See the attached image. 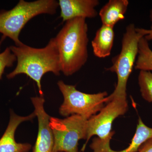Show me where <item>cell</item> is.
<instances>
[{
  "label": "cell",
  "mask_w": 152,
  "mask_h": 152,
  "mask_svg": "<svg viewBox=\"0 0 152 152\" xmlns=\"http://www.w3.org/2000/svg\"><path fill=\"white\" fill-rule=\"evenodd\" d=\"M58 2L63 22L77 18H93L98 15V0H59Z\"/></svg>",
  "instance_id": "cell-10"
},
{
  "label": "cell",
  "mask_w": 152,
  "mask_h": 152,
  "mask_svg": "<svg viewBox=\"0 0 152 152\" xmlns=\"http://www.w3.org/2000/svg\"><path fill=\"white\" fill-rule=\"evenodd\" d=\"M134 68L140 71L152 72V50L148 42L144 37L139 42L138 53Z\"/></svg>",
  "instance_id": "cell-14"
},
{
  "label": "cell",
  "mask_w": 152,
  "mask_h": 152,
  "mask_svg": "<svg viewBox=\"0 0 152 152\" xmlns=\"http://www.w3.org/2000/svg\"><path fill=\"white\" fill-rule=\"evenodd\" d=\"M150 18L151 21L152 22V9L151 10V12H150Z\"/></svg>",
  "instance_id": "cell-19"
},
{
  "label": "cell",
  "mask_w": 152,
  "mask_h": 152,
  "mask_svg": "<svg viewBox=\"0 0 152 152\" xmlns=\"http://www.w3.org/2000/svg\"><path fill=\"white\" fill-rule=\"evenodd\" d=\"M152 138V128L144 124L139 117L135 133L127 148L121 151H114L110 146L112 138L102 140L94 138L90 147L93 152H137L142 145Z\"/></svg>",
  "instance_id": "cell-9"
},
{
  "label": "cell",
  "mask_w": 152,
  "mask_h": 152,
  "mask_svg": "<svg viewBox=\"0 0 152 152\" xmlns=\"http://www.w3.org/2000/svg\"><path fill=\"white\" fill-rule=\"evenodd\" d=\"M10 119L5 132L0 139V152H28L32 146L29 143H18L15 140V133L18 126L23 122L32 120L36 117L35 113L27 116L18 115L11 110Z\"/></svg>",
  "instance_id": "cell-11"
},
{
  "label": "cell",
  "mask_w": 152,
  "mask_h": 152,
  "mask_svg": "<svg viewBox=\"0 0 152 152\" xmlns=\"http://www.w3.org/2000/svg\"><path fill=\"white\" fill-rule=\"evenodd\" d=\"M144 37L140 28H136L134 24L126 27L122 39L121 52L113 59L112 65L106 69L116 73L118 78L115 90L107 96L106 103L113 98H126L128 80L137 57L139 42Z\"/></svg>",
  "instance_id": "cell-4"
},
{
  "label": "cell",
  "mask_w": 152,
  "mask_h": 152,
  "mask_svg": "<svg viewBox=\"0 0 152 152\" xmlns=\"http://www.w3.org/2000/svg\"><path fill=\"white\" fill-rule=\"evenodd\" d=\"M106 104L97 114L88 120L86 142L82 151H84L87 144L93 136H97L102 140L112 138L115 134L112 131L113 122L124 115L129 108L126 98H113Z\"/></svg>",
  "instance_id": "cell-7"
},
{
  "label": "cell",
  "mask_w": 152,
  "mask_h": 152,
  "mask_svg": "<svg viewBox=\"0 0 152 152\" xmlns=\"http://www.w3.org/2000/svg\"><path fill=\"white\" fill-rule=\"evenodd\" d=\"M59 7L56 0H37L26 1L20 0L10 10L0 11V33L2 37L0 42L8 37L14 41L15 46H20L23 43L19 39L22 30L33 18L42 14L53 15Z\"/></svg>",
  "instance_id": "cell-3"
},
{
  "label": "cell",
  "mask_w": 152,
  "mask_h": 152,
  "mask_svg": "<svg viewBox=\"0 0 152 152\" xmlns=\"http://www.w3.org/2000/svg\"><path fill=\"white\" fill-rule=\"evenodd\" d=\"M88 32L86 19L77 18L66 22L55 37L61 72L67 77L80 70L88 61Z\"/></svg>",
  "instance_id": "cell-2"
},
{
  "label": "cell",
  "mask_w": 152,
  "mask_h": 152,
  "mask_svg": "<svg viewBox=\"0 0 152 152\" xmlns=\"http://www.w3.org/2000/svg\"><path fill=\"white\" fill-rule=\"evenodd\" d=\"M87 122L77 115L64 119L50 117V125L54 142L53 152H79V140H86Z\"/></svg>",
  "instance_id": "cell-6"
},
{
  "label": "cell",
  "mask_w": 152,
  "mask_h": 152,
  "mask_svg": "<svg viewBox=\"0 0 152 152\" xmlns=\"http://www.w3.org/2000/svg\"><path fill=\"white\" fill-rule=\"evenodd\" d=\"M16 61V57L12 53L10 47L7 48L2 53H0V80L5 69L12 66Z\"/></svg>",
  "instance_id": "cell-16"
},
{
  "label": "cell",
  "mask_w": 152,
  "mask_h": 152,
  "mask_svg": "<svg viewBox=\"0 0 152 152\" xmlns=\"http://www.w3.org/2000/svg\"><path fill=\"white\" fill-rule=\"evenodd\" d=\"M114 38V28L102 25L92 41L94 55L99 58L109 56L113 45Z\"/></svg>",
  "instance_id": "cell-13"
},
{
  "label": "cell",
  "mask_w": 152,
  "mask_h": 152,
  "mask_svg": "<svg viewBox=\"0 0 152 152\" xmlns=\"http://www.w3.org/2000/svg\"><path fill=\"white\" fill-rule=\"evenodd\" d=\"M137 152H152V138L144 143Z\"/></svg>",
  "instance_id": "cell-17"
},
{
  "label": "cell",
  "mask_w": 152,
  "mask_h": 152,
  "mask_svg": "<svg viewBox=\"0 0 152 152\" xmlns=\"http://www.w3.org/2000/svg\"><path fill=\"white\" fill-rule=\"evenodd\" d=\"M17 58L16 66L7 75L8 79L25 74L34 81L40 96H44L41 80L45 74L52 72L56 76L61 72L59 56L55 38L51 39L45 47L36 48L23 44L20 46L10 47Z\"/></svg>",
  "instance_id": "cell-1"
},
{
  "label": "cell",
  "mask_w": 152,
  "mask_h": 152,
  "mask_svg": "<svg viewBox=\"0 0 152 152\" xmlns=\"http://www.w3.org/2000/svg\"><path fill=\"white\" fill-rule=\"evenodd\" d=\"M64 97L59 113L64 117L73 115L81 116L87 120L98 113L106 103L107 92L89 94L76 89V86L66 84L62 80L57 83Z\"/></svg>",
  "instance_id": "cell-5"
},
{
  "label": "cell",
  "mask_w": 152,
  "mask_h": 152,
  "mask_svg": "<svg viewBox=\"0 0 152 152\" xmlns=\"http://www.w3.org/2000/svg\"><path fill=\"white\" fill-rule=\"evenodd\" d=\"M38 120V133L33 152H53L54 137L50 125V117L44 108V96L31 98Z\"/></svg>",
  "instance_id": "cell-8"
},
{
  "label": "cell",
  "mask_w": 152,
  "mask_h": 152,
  "mask_svg": "<svg viewBox=\"0 0 152 152\" xmlns=\"http://www.w3.org/2000/svg\"><path fill=\"white\" fill-rule=\"evenodd\" d=\"M141 31L143 33L144 35V38L148 41L152 40V24L151 26L150 29H146L140 28Z\"/></svg>",
  "instance_id": "cell-18"
},
{
  "label": "cell",
  "mask_w": 152,
  "mask_h": 152,
  "mask_svg": "<svg viewBox=\"0 0 152 152\" xmlns=\"http://www.w3.org/2000/svg\"><path fill=\"white\" fill-rule=\"evenodd\" d=\"M129 5L128 0H110L99 12L102 25L114 28L125 18Z\"/></svg>",
  "instance_id": "cell-12"
},
{
  "label": "cell",
  "mask_w": 152,
  "mask_h": 152,
  "mask_svg": "<svg viewBox=\"0 0 152 152\" xmlns=\"http://www.w3.org/2000/svg\"><path fill=\"white\" fill-rule=\"evenodd\" d=\"M138 81L142 97L148 102L152 103V73L140 71Z\"/></svg>",
  "instance_id": "cell-15"
}]
</instances>
